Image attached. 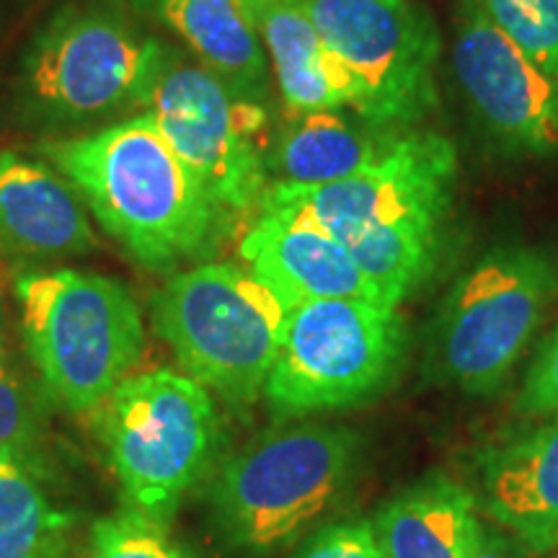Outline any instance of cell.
<instances>
[{
    "instance_id": "7",
    "label": "cell",
    "mask_w": 558,
    "mask_h": 558,
    "mask_svg": "<svg viewBox=\"0 0 558 558\" xmlns=\"http://www.w3.org/2000/svg\"><path fill=\"white\" fill-rule=\"evenodd\" d=\"M403 339L396 305L352 298L298 305L264 399L277 418L357 407L393 380Z\"/></svg>"
},
{
    "instance_id": "29",
    "label": "cell",
    "mask_w": 558,
    "mask_h": 558,
    "mask_svg": "<svg viewBox=\"0 0 558 558\" xmlns=\"http://www.w3.org/2000/svg\"><path fill=\"white\" fill-rule=\"evenodd\" d=\"M5 452H13V450H3V448H0V458H3V456H5Z\"/></svg>"
},
{
    "instance_id": "4",
    "label": "cell",
    "mask_w": 558,
    "mask_h": 558,
    "mask_svg": "<svg viewBox=\"0 0 558 558\" xmlns=\"http://www.w3.org/2000/svg\"><path fill=\"white\" fill-rule=\"evenodd\" d=\"M150 316L186 375L230 403H251L267 386L290 311L248 269L199 264L163 284Z\"/></svg>"
},
{
    "instance_id": "21",
    "label": "cell",
    "mask_w": 558,
    "mask_h": 558,
    "mask_svg": "<svg viewBox=\"0 0 558 558\" xmlns=\"http://www.w3.org/2000/svg\"><path fill=\"white\" fill-rule=\"evenodd\" d=\"M543 73L558 83V0H476Z\"/></svg>"
},
{
    "instance_id": "15",
    "label": "cell",
    "mask_w": 558,
    "mask_h": 558,
    "mask_svg": "<svg viewBox=\"0 0 558 558\" xmlns=\"http://www.w3.org/2000/svg\"><path fill=\"white\" fill-rule=\"evenodd\" d=\"M484 509L530 550L558 546V416L488 452Z\"/></svg>"
},
{
    "instance_id": "24",
    "label": "cell",
    "mask_w": 558,
    "mask_h": 558,
    "mask_svg": "<svg viewBox=\"0 0 558 558\" xmlns=\"http://www.w3.org/2000/svg\"><path fill=\"white\" fill-rule=\"evenodd\" d=\"M290 558H383V550L373 522L347 520L316 530Z\"/></svg>"
},
{
    "instance_id": "14",
    "label": "cell",
    "mask_w": 558,
    "mask_h": 558,
    "mask_svg": "<svg viewBox=\"0 0 558 558\" xmlns=\"http://www.w3.org/2000/svg\"><path fill=\"white\" fill-rule=\"evenodd\" d=\"M99 246L78 192L52 169L0 153V248L26 262L83 256Z\"/></svg>"
},
{
    "instance_id": "12",
    "label": "cell",
    "mask_w": 558,
    "mask_h": 558,
    "mask_svg": "<svg viewBox=\"0 0 558 558\" xmlns=\"http://www.w3.org/2000/svg\"><path fill=\"white\" fill-rule=\"evenodd\" d=\"M458 83L494 137L520 153L558 150V83L535 65L476 0H465L452 47Z\"/></svg>"
},
{
    "instance_id": "27",
    "label": "cell",
    "mask_w": 558,
    "mask_h": 558,
    "mask_svg": "<svg viewBox=\"0 0 558 558\" xmlns=\"http://www.w3.org/2000/svg\"><path fill=\"white\" fill-rule=\"evenodd\" d=\"M5 352V308H3V290H0V357Z\"/></svg>"
},
{
    "instance_id": "2",
    "label": "cell",
    "mask_w": 558,
    "mask_h": 558,
    "mask_svg": "<svg viewBox=\"0 0 558 558\" xmlns=\"http://www.w3.org/2000/svg\"><path fill=\"white\" fill-rule=\"evenodd\" d=\"M357 437L331 424L267 432L220 465L207 492L209 520L235 554L292 546L331 512L352 484Z\"/></svg>"
},
{
    "instance_id": "26",
    "label": "cell",
    "mask_w": 558,
    "mask_h": 558,
    "mask_svg": "<svg viewBox=\"0 0 558 558\" xmlns=\"http://www.w3.org/2000/svg\"><path fill=\"white\" fill-rule=\"evenodd\" d=\"M471 558H518V550H514V546L507 538L492 533V530H484L476 554Z\"/></svg>"
},
{
    "instance_id": "23",
    "label": "cell",
    "mask_w": 558,
    "mask_h": 558,
    "mask_svg": "<svg viewBox=\"0 0 558 558\" xmlns=\"http://www.w3.org/2000/svg\"><path fill=\"white\" fill-rule=\"evenodd\" d=\"M37 432V403L19 373L0 357V448L19 452Z\"/></svg>"
},
{
    "instance_id": "16",
    "label": "cell",
    "mask_w": 558,
    "mask_h": 558,
    "mask_svg": "<svg viewBox=\"0 0 558 558\" xmlns=\"http://www.w3.org/2000/svg\"><path fill=\"white\" fill-rule=\"evenodd\" d=\"M373 530L383 558H471L486 527L469 488L432 476L383 505Z\"/></svg>"
},
{
    "instance_id": "8",
    "label": "cell",
    "mask_w": 558,
    "mask_h": 558,
    "mask_svg": "<svg viewBox=\"0 0 558 558\" xmlns=\"http://www.w3.org/2000/svg\"><path fill=\"white\" fill-rule=\"evenodd\" d=\"M354 83L352 107L369 128L422 120L437 104L439 39L411 0H300Z\"/></svg>"
},
{
    "instance_id": "9",
    "label": "cell",
    "mask_w": 558,
    "mask_h": 558,
    "mask_svg": "<svg viewBox=\"0 0 558 558\" xmlns=\"http://www.w3.org/2000/svg\"><path fill=\"white\" fill-rule=\"evenodd\" d=\"M148 111L222 215L262 207L269 190V163L262 153L267 114L251 96L207 65L166 60Z\"/></svg>"
},
{
    "instance_id": "10",
    "label": "cell",
    "mask_w": 558,
    "mask_h": 558,
    "mask_svg": "<svg viewBox=\"0 0 558 558\" xmlns=\"http://www.w3.org/2000/svg\"><path fill=\"white\" fill-rule=\"evenodd\" d=\"M163 65V47L122 21L65 13L26 58V88L45 114L86 122L148 104Z\"/></svg>"
},
{
    "instance_id": "28",
    "label": "cell",
    "mask_w": 558,
    "mask_h": 558,
    "mask_svg": "<svg viewBox=\"0 0 558 558\" xmlns=\"http://www.w3.org/2000/svg\"><path fill=\"white\" fill-rule=\"evenodd\" d=\"M248 3H251V9L259 11V9H264V5H271V3H284V0H248Z\"/></svg>"
},
{
    "instance_id": "13",
    "label": "cell",
    "mask_w": 558,
    "mask_h": 558,
    "mask_svg": "<svg viewBox=\"0 0 558 558\" xmlns=\"http://www.w3.org/2000/svg\"><path fill=\"white\" fill-rule=\"evenodd\" d=\"M248 271L279 298L288 311L316 300H375L390 305L365 277L354 256L311 220L262 209L241 241Z\"/></svg>"
},
{
    "instance_id": "22",
    "label": "cell",
    "mask_w": 558,
    "mask_h": 558,
    "mask_svg": "<svg viewBox=\"0 0 558 558\" xmlns=\"http://www.w3.org/2000/svg\"><path fill=\"white\" fill-rule=\"evenodd\" d=\"M88 558H192V554L173 538L166 522L124 507L90 527Z\"/></svg>"
},
{
    "instance_id": "17",
    "label": "cell",
    "mask_w": 558,
    "mask_h": 558,
    "mask_svg": "<svg viewBox=\"0 0 558 558\" xmlns=\"http://www.w3.org/2000/svg\"><path fill=\"white\" fill-rule=\"evenodd\" d=\"M271 70L292 114L337 111L354 104V83L329 50L300 0L271 3L256 11Z\"/></svg>"
},
{
    "instance_id": "3",
    "label": "cell",
    "mask_w": 558,
    "mask_h": 558,
    "mask_svg": "<svg viewBox=\"0 0 558 558\" xmlns=\"http://www.w3.org/2000/svg\"><path fill=\"white\" fill-rule=\"evenodd\" d=\"M21 331L47 393L70 414H96L143 357V316L120 279L75 269L16 279Z\"/></svg>"
},
{
    "instance_id": "18",
    "label": "cell",
    "mask_w": 558,
    "mask_h": 558,
    "mask_svg": "<svg viewBox=\"0 0 558 558\" xmlns=\"http://www.w3.org/2000/svg\"><path fill=\"white\" fill-rule=\"evenodd\" d=\"M163 21L202 65L254 99L267 81V54L248 0H160Z\"/></svg>"
},
{
    "instance_id": "20",
    "label": "cell",
    "mask_w": 558,
    "mask_h": 558,
    "mask_svg": "<svg viewBox=\"0 0 558 558\" xmlns=\"http://www.w3.org/2000/svg\"><path fill=\"white\" fill-rule=\"evenodd\" d=\"M16 456L0 458V558H54L68 518Z\"/></svg>"
},
{
    "instance_id": "30",
    "label": "cell",
    "mask_w": 558,
    "mask_h": 558,
    "mask_svg": "<svg viewBox=\"0 0 558 558\" xmlns=\"http://www.w3.org/2000/svg\"><path fill=\"white\" fill-rule=\"evenodd\" d=\"M54 558H65V556H60V554H58V556H54Z\"/></svg>"
},
{
    "instance_id": "11",
    "label": "cell",
    "mask_w": 558,
    "mask_h": 558,
    "mask_svg": "<svg viewBox=\"0 0 558 558\" xmlns=\"http://www.w3.org/2000/svg\"><path fill=\"white\" fill-rule=\"evenodd\" d=\"M456 148L437 132L396 135L365 171L320 186L271 184L262 209L311 220L341 246L375 228L442 220L456 181Z\"/></svg>"
},
{
    "instance_id": "25",
    "label": "cell",
    "mask_w": 558,
    "mask_h": 558,
    "mask_svg": "<svg viewBox=\"0 0 558 558\" xmlns=\"http://www.w3.org/2000/svg\"><path fill=\"white\" fill-rule=\"evenodd\" d=\"M520 411L533 416H558V326L543 341L520 393Z\"/></svg>"
},
{
    "instance_id": "1",
    "label": "cell",
    "mask_w": 558,
    "mask_h": 558,
    "mask_svg": "<svg viewBox=\"0 0 558 558\" xmlns=\"http://www.w3.org/2000/svg\"><path fill=\"white\" fill-rule=\"evenodd\" d=\"M109 235L145 269L205 254L222 213L177 156L150 111L88 135L41 145Z\"/></svg>"
},
{
    "instance_id": "5",
    "label": "cell",
    "mask_w": 558,
    "mask_h": 558,
    "mask_svg": "<svg viewBox=\"0 0 558 558\" xmlns=\"http://www.w3.org/2000/svg\"><path fill=\"white\" fill-rule=\"evenodd\" d=\"M101 411V437L128 507L166 522L218 456L213 396L171 367L128 375Z\"/></svg>"
},
{
    "instance_id": "19",
    "label": "cell",
    "mask_w": 558,
    "mask_h": 558,
    "mask_svg": "<svg viewBox=\"0 0 558 558\" xmlns=\"http://www.w3.org/2000/svg\"><path fill=\"white\" fill-rule=\"evenodd\" d=\"M393 137L354 128L337 111H311L300 114L277 140L269 173L282 186L333 184L369 169Z\"/></svg>"
},
{
    "instance_id": "6",
    "label": "cell",
    "mask_w": 558,
    "mask_h": 558,
    "mask_svg": "<svg viewBox=\"0 0 558 558\" xmlns=\"http://www.w3.org/2000/svg\"><path fill=\"white\" fill-rule=\"evenodd\" d=\"M556 295L558 269L543 251H492L445 298L424 369L432 380L471 396L494 393L525 354Z\"/></svg>"
}]
</instances>
